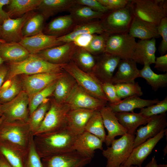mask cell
<instances>
[{"label": "cell", "mask_w": 167, "mask_h": 167, "mask_svg": "<svg viewBox=\"0 0 167 167\" xmlns=\"http://www.w3.org/2000/svg\"><path fill=\"white\" fill-rule=\"evenodd\" d=\"M77 136L65 127L34 135L33 140L37 151L42 158L75 150Z\"/></svg>", "instance_id": "cell-1"}, {"label": "cell", "mask_w": 167, "mask_h": 167, "mask_svg": "<svg viewBox=\"0 0 167 167\" xmlns=\"http://www.w3.org/2000/svg\"><path fill=\"white\" fill-rule=\"evenodd\" d=\"M65 64L52 63L36 54H30L23 61L17 62H8L7 66L8 71L5 80L21 74L30 75L41 73L61 72L63 71Z\"/></svg>", "instance_id": "cell-2"}, {"label": "cell", "mask_w": 167, "mask_h": 167, "mask_svg": "<svg viewBox=\"0 0 167 167\" xmlns=\"http://www.w3.org/2000/svg\"><path fill=\"white\" fill-rule=\"evenodd\" d=\"M133 15L157 26L167 16L166 0H130Z\"/></svg>", "instance_id": "cell-3"}, {"label": "cell", "mask_w": 167, "mask_h": 167, "mask_svg": "<svg viewBox=\"0 0 167 167\" xmlns=\"http://www.w3.org/2000/svg\"><path fill=\"white\" fill-rule=\"evenodd\" d=\"M133 16L130 1L124 7L104 13L99 19L104 32L109 35L128 33Z\"/></svg>", "instance_id": "cell-4"}, {"label": "cell", "mask_w": 167, "mask_h": 167, "mask_svg": "<svg viewBox=\"0 0 167 167\" xmlns=\"http://www.w3.org/2000/svg\"><path fill=\"white\" fill-rule=\"evenodd\" d=\"M33 135L27 122L3 121L0 125V140L7 141L26 151Z\"/></svg>", "instance_id": "cell-5"}, {"label": "cell", "mask_w": 167, "mask_h": 167, "mask_svg": "<svg viewBox=\"0 0 167 167\" xmlns=\"http://www.w3.org/2000/svg\"><path fill=\"white\" fill-rule=\"evenodd\" d=\"M135 135L127 133L114 139L110 145L102 150V154L107 159L106 167H118L123 164L133 148Z\"/></svg>", "instance_id": "cell-6"}, {"label": "cell", "mask_w": 167, "mask_h": 167, "mask_svg": "<svg viewBox=\"0 0 167 167\" xmlns=\"http://www.w3.org/2000/svg\"><path fill=\"white\" fill-rule=\"evenodd\" d=\"M63 70L71 75L76 83L89 94L108 103L102 88V83L92 74L82 70L71 61L65 65Z\"/></svg>", "instance_id": "cell-7"}, {"label": "cell", "mask_w": 167, "mask_h": 167, "mask_svg": "<svg viewBox=\"0 0 167 167\" xmlns=\"http://www.w3.org/2000/svg\"><path fill=\"white\" fill-rule=\"evenodd\" d=\"M71 109L65 103L59 104L54 99L51 100L50 107L40 126L33 135L65 127L66 116Z\"/></svg>", "instance_id": "cell-8"}, {"label": "cell", "mask_w": 167, "mask_h": 167, "mask_svg": "<svg viewBox=\"0 0 167 167\" xmlns=\"http://www.w3.org/2000/svg\"><path fill=\"white\" fill-rule=\"evenodd\" d=\"M137 42L128 33L109 35L105 52L119 57L121 59H133Z\"/></svg>", "instance_id": "cell-9"}, {"label": "cell", "mask_w": 167, "mask_h": 167, "mask_svg": "<svg viewBox=\"0 0 167 167\" xmlns=\"http://www.w3.org/2000/svg\"><path fill=\"white\" fill-rule=\"evenodd\" d=\"M29 98L27 93L22 90L13 99L2 104L4 121L27 122L29 116Z\"/></svg>", "instance_id": "cell-10"}, {"label": "cell", "mask_w": 167, "mask_h": 167, "mask_svg": "<svg viewBox=\"0 0 167 167\" xmlns=\"http://www.w3.org/2000/svg\"><path fill=\"white\" fill-rule=\"evenodd\" d=\"M92 158L76 150L42 158L43 167H84Z\"/></svg>", "instance_id": "cell-11"}, {"label": "cell", "mask_w": 167, "mask_h": 167, "mask_svg": "<svg viewBox=\"0 0 167 167\" xmlns=\"http://www.w3.org/2000/svg\"><path fill=\"white\" fill-rule=\"evenodd\" d=\"M65 103L71 109H84L95 111H100L107 104L93 96L77 83Z\"/></svg>", "instance_id": "cell-12"}, {"label": "cell", "mask_w": 167, "mask_h": 167, "mask_svg": "<svg viewBox=\"0 0 167 167\" xmlns=\"http://www.w3.org/2000/svg\"><path fill=\"white\" fill-rule=\"evenodd\" d=\"M35 13L32 11L19 17L5 20L0 26V39L6 42H19L24 38L22 30L25 23Z\"/></svg>", "instance_id": "cell-13"}, {"label": "cell", "mask_w": 167, "mask_h": 167, "mask_svg": "<svg viewBox=\"0 0 167 167\" xmlns=\"http://www.w3.org/2000/svg\"><path fill=\"white\" fill-rule=\"evenodd\" d=\"M64 71L60 72L41 73L24 76L21 81L23 90L28 94L29 101L33 96L58 79Z\"/></svg>", "instance_id": "cell-14"}, {"label": "cell", "mask_w": 167, "mask_h": 167, "mask_svg": "<svg viewBox=\"0 0 167 167\" xmlns=\"http://www.w3.org/2000/svg\"><path fill=\"white\" fill-rule=\"evenodd\" d=\"M78 47L72 41L45 49L35 54L52 63L66 64L71 60Z\"/></svg>", "instance_id": "cell-15"}, {"label": "cell", "mask_w": 167, "mask_h": 167, "mask_svg": "<svg viewBox=\"0 0 167 167\" xmlns=\"http://www.w3.org/2000/svg\"><path fill=\"white\" fill-rule=\"evenodd\" d=\"M167 126L166 113L151 117L145 126H141L135 132L133 148L147 139L157 135Z\"/></svg>", "instance_id": "cell-16"}, {"label": "cell", "mask_w": 167, "mask_h": 167, "mask_svg": "<svg viewBox=\"0 0 167 167\" xmlns=\"http://www.w3.org/2000/svg\"><path fill=\"white\" fill-rule=\"evenodd\" d=\"M120 60L118 57L106 53L98 55L92 73L102 83H111Z\"/></svg>", "instance_id": "cell-17"}, {"label": "cell", "mask_w": 167, "mask_h": 167, "mask_svg": "<svg viewBox=\"0 0 167 167\" xmlns=\"http://www.w3.org/2000/svg\"><path fill=\"white\" fill-rule=\"evenodd\" d=\"M57 37L41 32L34 36L24 37L19 43L30 54H35L45 49L64 44L59 41Z\"/></svg>", "instance_id": "cell-18"}, {"label": "cell", "mask_w": 167, "mask_h": 167, "mask_svg": "<svg viewBox=\"0 0 167 167\" xmlns=\"http://www.w3.org/2000/svg\"><path fill=\"white\" fill-rule=\"evenodd\" d=\"M166 130L167 129L162 130L155 136L134 148L127 159L122 165L141 166L157 143L164 137Z\"/></svg>", "instance_id": "cell-19"}, {"label": "cell", "mask_w": 167, "mask_h": 167, "mask_svg": "<svg viewBox=\"0 0 167 167\" xmlns=\"http://www.w3.org/2000/svg\"><path fill=\"white\" fill-rule=\"evenodd\" d=\"M99 111L104 127L108 132L105 143L107 147L109 146L116 136H122L127 133V131L119 123L115 113L108 105L103 107Z\"/></svg>", "instance_id": "cell-20"}, {"label": "cell", "mask_w": 167, "mask_h": 167, "mask_svg": "<svg viewBox=\"0 0 167 167\" xmlns=\"http://www.w3.org/2000/svg\"><path fill=\"white\" fill-rule=\"evenodd\" d=\"M95 111L84 109H71L66 116V127L75 135L82 133Z\"/></svg>", "instance_id": "cell-21"}, {"label": "cell", "mask_w": 167, "mask_h": 167, "mask_svg": "<svg viewBox=\"0 0 167 167\" xmlns=\"http://www.w3.org/2000/svg\"><path fill=\"white\" fill-rule=\"evenodd\" d=\"M102 141L93 135L86 131L77 135L76 138L74 149L92 158L95 150H103Z\"/></svg>", "instance_id": "cell-22"}, {"label": "cell", "mask_w": 167, "mask_h": 167, "mask_svg": "<svg viewBox=\"0 0 167 167\" xmlns=\"http://www.w3.org/2000/svg\"><path fill=\"white\" fill-rule=\"evenodd\" d=\"M118 67V70L111 81L114 84L133 83L136 78L139 77V70L133 59H121Z\"/></svg>", "instance_id": "cell-23"}, {"label": "cell", "mask_w": 167, "mask_h": 167, "mask_svg": "<svg viewBox=\"0 0 167 167\" xmlns=\"http://www.w3.org/2000/svg\"><path fill=\"white\" fill-rule=\"evenodd\" d=\"M156 51V38L140 40L137 42L133 60L142 65L154 64Z\"/></svg>", "instance_id": "cell-24"}, {"label": "cell", "mask_w": 167, "mask_h": 167, "mask_svg": "<svg viewBox=\"0 0 167 167\" xmlns=\"http://www.w3.org/2000/svg\"><path fill=\"white\" fill-rule=\"evenodd\" d=\"M77 24L70 14L60 16L55 18L48 24L44 33L60 37L70 32Z\"/></svg>", "instance_id": "cell-25"}, {"label": "cell", "mask_w": 167, "mask_h": 167, "mask_svg": "<svg viewBox=\"0 0 167 167\" xmlns=\"http://www.w3.org/2000/svg\"><path fill=\"white\" fill-rule=\"evenodd\" d=\"M128 33L134 38L140 40L159 37L157 26L140 19L134 16Z\"/></svg>", "instance_id": "cell-26"}, {"label": "cell", "mask_w": 167, "mask_h": 167, "mask_svg": "<svg viewBox=\"0 0 167 167\" xmlns=\"http://www.w3.org/2000/svg\"><path fill=\"white\" fill-rule=\"evenodd\" d=\"M30 55L19 42L0 43V55L3 61L17 62L23 61Z\"/></svg>", "instance_id": "cell-27"}, {"label": "cell", "mask_w": 167, "mask_h": 167, "mask_svg": "<svg viewBox=\"0 0 167 167\" xmlns=\"http://www.w3.org/2000/svg\"><path fill=\"white\" fill-rule=\"evenodd\" d=\"M100 19H95L77 24L68 33L58 37V40L63 43L73 41L77 36L83 34H101L104 32Z\"/></svg>", "instance_id": "cell-28"}, {"label": "cell", "mask_w": 167, "mask_h": 167, "mask_svg": "<svg viewBox=\"0 0 167 167\" xmlns=\"http://www.w3.org/2000/svg\"><path fill=\"white\" fill-rule=\"evenodd\" d=\"M115 115L119 123L127 131V133L135 135L138 127L146 125L150 118H148L141 113L134 112H121L115 113Z\"/></svg>", "instance_id": "cell-29"}, {"label": "cell", "mask_w": 167, "mask_h": 167, "mask_svg": "<svg viewBox=\"0 0 167 167\" xmlns=\"http://www.w3.org/2000/svg\"><path fill=\"white\" fill-rule=\"evenodd\" d=\"M76 4L75 0H41L37 9L45 20L66 11Z\"/></svg>", "instance_id": "cell-30"}, {"label": "cell", "mask_w": 167, "mask_h": 167, "mask_svg": "<svg viewBox=\"0 0 167 167\" xmlns=\"http://www.w3.org/2000/svg\"><path fill=\"white\" fill-rule=\"evenodd\" d=\"M158 99L146 100L137 96H133L122 100L115 105H108L114 113L121 112H134L136 109H142L156 103Z\"/></svg>", "instance_id": "cell-31"}, {"label": "cell", "mask_w": 167, "mask_h": 167, "mask_svg": "<svg viewBox=\"0 0 167 167\" xmlns=\"http://www.w3.org/2000/svg\"><path fill=\"white\" fill-rule=\"evenodd\" d=\"M76 84L74 78L64 71L62 75L57 80L52 95L53 99L58 103H65Z\"/></svg>", "instance_id": "cell-32"}, {"label": "cell", "mask_w": 167, "mask_h": 167, "mask_svg": "<svg viewBox=\"0 0 167 167\" xmlns=\"http://www.w3.org/2000/svg\"><path fill=\"white\" fill-rule=\"evenodd\" d=\"M26 151L7 141L0 140V152L13 167H24Z\"/></svg>", "instance_id": "cell-33"}, {"label": "cell", "mask_w": 167, "mask_h": 167, "mask_svg": "<svg viewBox=\"0 0 167 167\" xmlns=\"http://www.w3.org/2000/svg\"><path fill=\"white\" fill-rule=\"evenodd\" d=\"M68 11L77 24L100 19L104 14L94 11L87 6L76 4L73 6Z\"/></svg>", "instance_id": "cell-34"}, {"label": "cell", "mask_w": 167, "mask_h": 167, "mask_svg": "<svg viewBox=\"0 0 167 167\" xmlns=\"http://www.w3.org/2000/svg\"><path fill=\"white\" fill-rule=\"evenodd\" d=\"M41 0H10L7 12L10 18L23 15L37 9Z\"/></svg>", "instance_id": "cell-35"}, {"label": "cell", "mask_w": 167, "mask_h": 167, "mask_svg": "<svg viewBox=\"0 0 167 167\" xmlns=\"http://www.w3.org/2000/svg\"><path fill=\"white\" fill-rule=\"evenodd\" d=\"M71 61L82 70L92 73L96 65V59L84 48L78 47Z\"/></svg>", "instance_id": "cell-36"}, {"label": "cell", "mask_w": 167, "mask_h": 167, "mask_svg": "<svg viewBox=\"0 0 167 167\" xmlns=\"http://www.w3.org/2000/svg\"><path fill=\"white\" fill-rule=\"evenodd\" d=\"M150 65L145 64L142 69L139 70V77L145 79L147 83L155 91L167 85V73L158 74L154 72Z\"/></svg>", "instance_id": "cell-37"}, {"label": "cell", "mask_w": 167, "mask_h": 167, "mask_svg": "<svg viewBox=\"0 0 167 167\" xmlns=\"http://www.w3.org/2000/svg\"><path fill=\"white\" fill-rule=\"evenodd\" d=\"M50 104L51 100L47 99L29 116L27 122L33 135L40 126Z\"/></svg>", "instance_id": "cell-38"}, {"label": "cell", "mask_w": 167, "mask_h": 167, "mask_svg": "<svg viewBox=\"0 0 167 167\" xmlns=\"http://www.w3.org/2000/svg\"><path fill=\"white\" fill-rule=\"evenodd\" d=\"M85 131L93 135L105 143L106 135L99 111H95L90 118L85 126Z\"/></svg>", "instance_id": "cell-39"}, {"label": "cell", "mask_w": 167, "mask_h": 167, "mask_svg": "<svg viewBox=\"0 0 167 167\" xmlns=\"http://www.w3.org/2000/svg\"><path fill=\"white\" fill-rule=\"evenodd\" d=\"M45 20L42 14L35 13L27 20L23 28V37L34 36L42 32Z\"/></svg>", "instance_id": "cell-40"}, {"label": "cell", "mask_w": 167, "mask_h": 167, "mask_svg": "<svg viewBox=\"0 0 167 167\" xmlns=\"http://www.w3.org/2000/svg\"><path fill=\"white\" fill-rule=\"evenodd\" d=\"M57 80L35 94L30 99L28 107L29 116L49 97L53 95L56 87Z\"/></svg>", "instance_id": "cell-41"}, {"label": "cell", "mask_w": 167, "mask_h": 167, "mask_svg": "<svg viewBox=\"0 0 167 167\" xmlns=\"http://www.w3.org/2000/svg\"><path fill=\"white\" fill-rule=\"evenodd\" d=\"M109 36L105 32L94 35L88 44L84 48L93 55L98 56L105 53Z\"/></svg>", "instance_id": "cell-42"}, {"label": "cell", "mask_w": 167, "mask_h": 167, "mask_svg": "<svg viewBox=\"0 0 167 167\" xmlns=\"http://www.w3.org/2000/svg\"><path fill=\"white\" fill-rule=\"evenodd\" d=\"M114 85L117 94L121 100L133 96H140L143 94L141 88L138 82H135Z\"/></svg>", "instance_id": "cell-43"}, {"label": "cell", "mask_w": 167, "mask_h": 167, "mask_svg": "<svg viewBox=\"0 0 167 167\" xmlns=\"http://www.w3.org/2000/svg\"><path fill=\"white\" fill-rule=\"evenodd\" d=\"M24 167H43L41 158L36 149L33 135L30 138L24 157Z\"/></svg>", "instance_id": "cell-44"}, {"label": "cell", "mask_w": 167, "mask_h": 167, "mask_svg": "<svg viewBox=\"0 0 167 167\" xmlns=\"http://www.w3.org/2000/svg\"><path fill=\"white\" fill-rule=\"evenodd\" d=\"M11 79L10 85L5 90L0 92V102L2 104L10 101L22 91L21 81L17 76Z\"/></svg>", "instance_id": "cell-45"}, {"label": "cell", "mask_w": 167, "mask_h": 167, "mask_svg": "<svg viewBox=\"0 0 167 167\" xmlns=\"http://www.w3.org/2000/svg\"><path fill=\"white\" fill-rule=\"evenodd\" d=\"M167 111V96L156 104L140 109L139 113L148 118L166 113Z\"/></svg>", "instance_id": "cell-46"}, {"label": "cell", "mask_w": 167, "mask_h": 167, "mask_svg": "<svg viewBox=\"0 0 167 167\" xmlns=\"http://www.w3.org/2000/svg\"><path fill=\"white\" fill-rule=\"evenodd\" d=\"M158 32L162 38L158 50L161 55L166 54L167 51V17L162 19L157 26Z\"/></svg>", "instance_id": "cell-47"}, {"label": "cell", "mask_w": 167, "mask_h": 167, "mask_svg": "<svg viewBox=\"0 0 167 167\" xmlns=\"http://www.w3.org/2000/svg\"><path fill=\"white\" fill-rule=\"evenodd\" d=\"M102 87L109 105L116 104L121 101L122 100L118 96L114 84L111 83H102Z\"/></svg>", "instance_id": "cell-48"}, {"label": "cell", "mask_w": 167, "mask_h": 167, "mask_svg": "<svg viewBox=\"0 0 167 167\" xmlns=\"http://www.w3.org/2000/svg\"><path fill=\"white\" fill-rule=\"evenodd\" d=\"M76 4L87 6L93 10L105 13L109 11L98 0H75Z\"/></svg>", "instance_id": "cell-49"}, {"label": "cell", "mask_w": 167, "mask_h": 167, "mask_svg": "<svg viewBox=\"0 0 167 167\" xmlns=\"http://www.w3.org/2000/svg\"><path fill=\"white\" fill-rule=\"evenodd\" d=\"M109 10H117L124 7L129 3V0H98Z\"/></svg>", "instance_id": "cell-50"}, {"label": "cell", "mask_w": 167, "mask_h": 167, "mask_svg": "<svg viewBox=\"0 0 167 167\" xmlns=\"http://www.w3.org/2000/svg\"><path fill=\"white\" fill-rule=\"evenodd\" d=\"M93 35L90 34H81L76 36L73 42L78 47L85 48L88 44Z\"/></svg>", "instance_id": "cell-51"}, {"label": "cell", "mask_w": 167, "mask_h": 167, "mask_svg": "<svg viewBox=\"0 0 167 167\" xmlns=\"http://www.w3.org/2000/svg\"><path fill=\"white\" fill-rule=\"evenodd\" d=\"M154 68L158 71L167 72V54L161 55L156 58Z\"/></svg>", "instance_id": "cell-52"}, {"label": "cell", "mask_w": 167, "mask_h": 167, "mask_svg": "<svg viewBox=\"0 0 167 167\" xmlns=\"http://www.w3.org/2000/svg\"><path fill=\"white\" fill-rule=\"evenodd\" d=\"M10 0H0V26L3 21L10 17L7 12L3 9V7L7 5Z\"/></svg>", "instance_id": "cell-53"}, {"label": "cell", "mask_w": 167, "mask_h": 167, "mask_svg": "<svg viewBox=\"0 0 167 167\" xmlns=\"http://www.w3.org/2000/svg\"><path fill=\"white\" fill-rule=\"evenodd\" d=\"M8 71L7 65L3 63L0 66V88L5 80Z\"/></svg>", "instance_id": "cell-54"}, {"label": "cell", "mask_w": 167, "mask_h": 167, "mask_svg": "<svg viewBox=\"0 0 167 167\" xmlns=\"http://www.w3.org/2000/svg\"><path fill=\"white\" fill-rule=\"evenodd\" d=\"M0 167H13L0 152Z\"/></svg>", "instance_id": "cell-55"}, {"label": "cell", "mask_w": 167, "mask_h": 167, "mask_svg": "<svg viewBox=\"0 0 167 167\" xmlns=\"http://www.w3.org/2000/svg\"><path fill=\"white\" fill-rule=\"evenodd\" d=\"M145 167H158L156 160L154 157H152L150 161Z\"/></svg>", "instance_id": "cell-56"}, {"label": "cell", "mask_w": 167, "mask_h": 167, "mask_svg": "<svg viewBox=\"0 0 167 167\" xmlns=\"http://www.w3.org/2000/svg\"><path fill=\"white\" fill-rule=\"evenodd\" d=\"M118 167H142L141 166H138L136 165H121Z\"/></svg>", "instance_id": "cell-57"}, {"label": "cell", "mask_w": 167, "mask_h": 167, "mask_svg": "<svg viewBox=\"0 0 167 167\" xmlns=\"http://www.w3.org/2000/svg\"><path fill=\"white\" fill-rule=\"evenodd\" d=\"M2 105V104L0 102V118H1L3 115Z\"/></svg>", "instance_id": "cell-58"}, {"label": "cell", "mask_w": 167, "mask_h": 167, "mask_svg": "<svg viewBox=\"0 0 167 167\" xmlns=\"http://www.w3.org/2000/svg\"><path fill=\"white\" fill-rule=\"evenodd\" d=\"M163 151L164 152V156H165V155L167 154V144L166 145V146H165V147L164 148Z\"/></svg>", "instance_id": "cell-59"}, {"label": "cell", "mask_w": 167, "mask_h": 167, "mask_svg": "<svg viewBox=\"0 0 167 167\" xmlns=\"http://www.w3.org/2000/svg\"><path fill=\"white\" fill-rule=\"evenodd\" d=\"M158 167H167V165L166 164H159L158 165Z\"/></svg>", "instance_id": "cell-60"}, {"label": "cell", "mask_w": 167, "mask_h": 167, "mask_svg": "<svg viewBox=\"0 0 167 167\" xmlns=\"http://www.w3.org/2000/svg\"><path fill=\"white\" fill-rule=\"evenodd\" d=\"M4 118L3 116H2L1 118H0V125L3 121Z\"/></svg>", "instance_id": "cell-61"}, {"label": "cell", "mask_w": 167, "mask_h": 167, "mask_svg": "<svg viewBox=\"0 0 167 167\" xmlns=\"http://www.w3.org/2000/svg\"><path fill=\"white\" fill-rule=\"evenodd\" d=\"M4 62L3 61V60L2 59L0 55V66Z\"/></svg>", "instance_id": "cell-62"}, {"label": "cell", "mask_w": 167, "mask_h": 167, "mask_svg": "<svg viewBox=\"0 0 167 167\" xmlns=\"http://www.w3.org/2000/svg\"><path fill=\"white\" fill-rule=\"evenodd\" d=\"M5 42L3 40L0 39V43H5Z\"/></svg>", "instance_id": "cell-63"}, {"label": "cell", "mask_w": 167, "mask_h": 167, "mask_svg": "<svg viewBox=\"0 0 167 167\" xmlns=\"http://www.w3.org/2000/svg\"></svg>", "instance_id": "cell-64"}]
</instances>
